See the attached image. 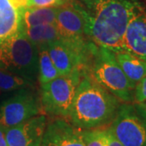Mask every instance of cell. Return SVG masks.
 Listing matches in <instances>:
<instances>
[{
  "instance_id": "6da1fadb",
  "label": "cell",
  "mask_w": 146,
  "mask_h": 146,
  "mask_svg": "<svg viewBox=\"0 0 146 146\" xmlns=\"http://www.w3.org/2000/svg\"><path fill=\"white\" fill-rule=\"evenodd\" d=\"M84 21L85 35L90 42L113 52L123 50L127 25L144 8L139 0H72Z\"/></svg>"
},
{
  "instance_id": "7a4b0ae2",
  "label": "cell",
  "mask_w": 146,
  "mask_h": 146,
  "mask_svg": "<svg viewBox=\"0 0 146 146\" xmlns=\"http://www.w3.org/2000/svg\"><path fill=\"white\" fill-rule=\"evenodd\" d=\"M120 104L119 100L84 69L68 118L80 129L100 128L111 123Z\"/></svg>"
},
{
  "instance_id": "3957f363",
  "label": "cell",
  "mask_w": 146,
  "mask_h": 146,
  "mask_svg": "<svg viewBox=\"0 0 146 146\" xmlns=\"http://www.w3.org/2000/svg\"><path fill=\"white\" fill-rule=\"evenodd\" d=\"M84 70L121 102H134L136 86L120 68L115 52L94 44L90 61Z\"/></svg>"
},
{
  "instance_id": "277c9868",
  "label": "cell",
  "mask_w": 146,
  "mask_h": 146,
  "mask_svg": "<svg viewBox=\"0 0 146 146\" xmlns=\"http://www.w3.org/2000/svg\"><path fill=\"white\" fill-rule=\"evenodd\" d=\"M0 69L36 84L38 76V48L21 29L0 44Z\"/></svg>"
},
{
  "instance_id": "5b68a950",
  "label": "cell",
  "mask_w": 146,
  "mask_h": 146,
  "mask_svg": "<svg viewBox=\"0 0 146 146\" xmlns=\"http://www.w3.org/2000/svg\"><path fill=\"white\" fill-rule=\"evenodd\" d=\"M84 69H76L41 84L40 101L42 110L55 117L68 118L73 98Z\"/></svg>"
},
{
  "instance_id": "8992f818",
  "label": "cell",
  "mask_w": 146,
  "mask_h": 146,
  "mask_svg": "<svg viewBox=\"0 0 146 146\" xmlns=\"http://www.w3.org/2000/svg\"><path fill=\"white\" fill-rule=\"evenodd\" d=\"M110 128L123 146H146V111L137 102H121Z\"/></svg>"
},
{
  "instance_id": "52a82bcc",
  "label": "cell",
  "mask_w": 146,
  "mask_h": 146,
  "mask_svg": "<svg viewBox=\"0 0 146 146\" xmlns=\"http://www.w3.org/2000/svg\"><path fill=\"white\" fill-rule=\"evenodd\" d=\"M94 44L88 38L78 40L58 38L47 46V50L58 72L63 76L76 69L87 68Z\"/></svg>"
},
{
  "instance_id": "ba28073f",
  "label": "cell",
  "mask_w": 146,
  "mask_h": 146,
  "mask_svg": "<svg viewBox=\"0 0 146 146\" xmlns=\"http://www.w3.org/2000/svg\"><path fill=\"white\" fill-rule=\"evenodd\" d=\"M0 104V127L4 130L41 114V101L34 87L11 92Z\"/></svg>"
},
{
  "instance_id": "9c48e42d",
  "label": "cell",
  "mask_w": 146,
  "mask_h": 146,
  "mask_svg": "<svg viewBox=\"0 0 146 146\" xmlns=\"http://www.w3.org/2000/svg\"><path fill=\"white\" fill-rule=\"evenodd\" d=\"M47 125L45 115L33 116L4 130L7 146H41Z\"/></svg>"
},
{
  "instance_id": "30bf717a",
  "label": "cell",
  "mask_w": 146,
  "mask_h": 146,
  "mask_svg": "<svg viewBox=\"0 0 146 146\" xmlns=\"http://www.w3.org/2000/svg\"><path fill=\"white\" fill-rule=\"evenodd\" d=\"M59 38L78 40L88 38L84 32V21L72 1L57 7L54 21Z\"/></svg>"
},
{
  "instance_id": "8fae6325",
  "label": "cell",
  "mask_w": 146,
  "mask_h": 146,
  "mask_svg": "<svg viewBox=\"0 0 146 146\" xmlns=\"http://www.w3.org/2000/svg\"><path fill=\"white\" fill-rule=\"evenodd\" d=\"M41 146H84L80 129L63 118L47 123Z\"/></svg>"
},
{
  "instance_id": "7c38bea8",
  "label": "cell",
  "mask_w": 146,
  "mask_h": 146,
  "mask_svg": "<svg viewBox=\"0 0 146 146\" xmlns=\"http://www.w3.org/2000/svg\"><path fill=\"white\" fill-rule=\"evenodd\" d=\"M123 50L146 62V10L137 11L129 22L123 37Z\"/></svg>"
},
{
  "instance_id": "4fadbf2b",
  "label": "cell",
  "mask_w": 146,
  "mask_h": 146,
  "mask_svg": "<svg viewBox=\"0 0 146 146\" xmlns=\"http://www.w3.org/2000/svg\"><path fill=\"white\" fill-rule=\"evenodd\" d=\"M22 29V14L12 0H0V44Z\"/></svg>"
},
{
  "instance_id": "5bb4252c",
  "label": "cell",
  "mask_w": 146,
  "mask_h": 146,
  "mask_svg": "<svg viewBox=\"0 0 146 146\" xmlns=\"http://www.w3.org/2000/svg\"><path fill=\"white\" fill-rule=\"evenodd\" d=\"M115 54L126 76L136 86L146 75V62L126 50L115 52Z\"/></svg>"
},
{
  "instance_id": "9a60e30c",
  "label": "cell",
  "mask_w": 146,
  "mask_h": 146,
  "mask_svg": "<svg viewBox=\"0 0 146 146\" xmlns=\"http://www.w3.org/2000/svg\"><path fill=\"white\" fill-rule=\"evenodd\" d=\"M56 13L57 7H29L22 15V29H28L44 24H54Z\"/></svg>"
},
{
  "instance_id": "2e32d148",
  "label": "cell",
  "mask_w": 146,
  "mask_h": 146,
  "mask_svg": "<svg viewBox=\"0 0 146 146\" xmlns=\"http://www.w3.org/2000/svg\"><path fill=\"white\" fill-rule=\"evenodd\" d=\"M26 37L37 48L48 46L50 42L59 38L54 24H44L23 29Z\"/></svg>"
},
{
  "instance_id": "e0dca14e",
  "label": "cell",
  "mask_w": 146,
  "mask_h": 146,
  "mask_svg": "<svg viewBox=\"0 0 146 146\" xmlns=\"http://www.w3.org/2000/svg\"><path fill=\"white\" fill-rule=\"evenodd\" d=\"M61 76L53 63L47 50V46L38 47V76L40 84L51 81Z\"/></svg>"
},
{
  "instance_id": "ac0fdd59",
  "label": "cell",
  "mask_w": 146,
  "mask_h": 146,
  "mask_svg": "<svg viewBox=\"0 0 146 146\" xmlns=\"http://www.w3.org/2000/svg\"><path fill=\"white\" fill-rule=\"evenodd\" d=\"M35 84L14 73L0 69V93H11L17 89L34 87Z\"/></svg>"
},
{
  "instance_id": "d6986e66",
  "label": "cell",
  "mask_w": 146,
  "mask_h": 146,
  "mask_svg": "<svg viewBox=\"0 0 146 146\" xmlns=\"http://www.w3.org/2000/svg\"><path fill=\"white\" fill-rule=\"evenodd\" d=\"M84 146H106V128L80 129Z\"/></svg>"
},
{
  "instance_id": "ffe728a7",
  "label": "cell",
  "mask_w": 146,
  "mask_h": 146,
  "mask_svg": "<svg viewBox=\"0 0 146 146\" xmlns=\"http://www.w3.org/2000/svg\"><path fill=\"white\" fill-rule=\"evenodd\" d=\"M70 0H28V7H58L68 3Z\"/></svg>"
},
{
  "instance_id": "44dd1931",
  "label": "cell",
  "mask_w": 146,
  "mask_h": 146,
  "mask_svg": "<svg viewBox=\"0 0 146 146\" xmlns=\"http://www.w3.org/2000/svg\"><path fill=\"white\" fill-rule=\"evenodd\" d=\"M146 100V75L137 83L134 89V102H141Z\"/></svg>"
},
{
  "instance_id": "7402d4cb",
  "label": "cell",
  "mask_w": 146,
  "mask_h": 146,
  "mask_svg": "<svg viewBox=\"0 0 146 146\" xmlns=\"http://www.w3.org/2000/svg\"><path fill=\"white\" fill-rule=\"evenodd\" d=\"M106 146H123L116 136L114 135L111 129L108 127L106 128Z\"/></svg>"
},
{
  "instance_id": "603a6c76",
  "label": "cell",
  "mask_w": 146,
  "mask_h": 146,
  "mask_svg": "<svg viewBox=\"0 0 146 146\" xmlns=\"http://www.w3.org/2000/svg\"><path fill=\"white\" fill-rule=\"evenodd\" d=\"M0 146H7V143L6 141L4 129L0 127Z\"/></svg>"
},
{
  "instance_id": "cb8c5ba5",
  "label": "cell",
  "mask_w": 146,
  "mask_h": 146,
  "mask_svg": "<svg viewBox=\"0 0 146 146\" xmlns=\"http://www.w3.org/2000/svg\"><path fill=\"white\" fill-rule=\"evenodd\" d=\"M138 104L141 106V107L143 108V109L145 110L146 111V100H145V101H143V102H139Z\"/></svg>"
}]
</instances>
